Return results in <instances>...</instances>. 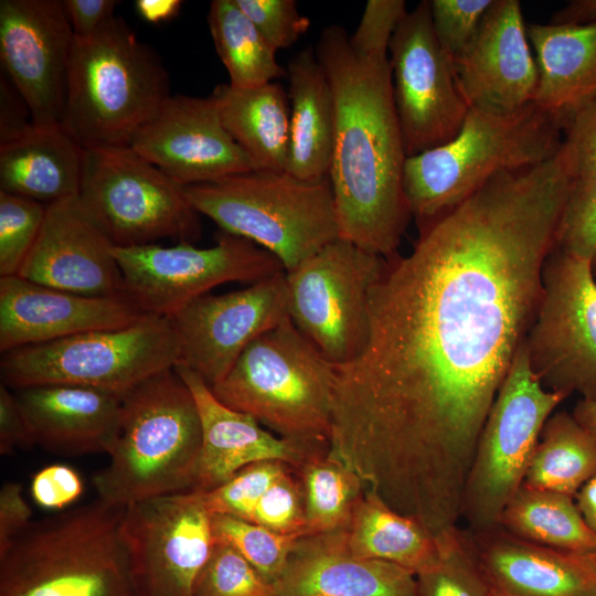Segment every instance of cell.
<instances>
[{"label": "cell", "instance_id": "obj_21", "mask_svg": "<svg viewBox=\"0 0 596 596\" xmlns=\"http://www.w3.org/2000/svg\"><path fill=\"white\" fill-rule=\"evenodd\" d=\"M114 244L79 196L46 205L45 217L18 276L94 297L125 294Z\"/></svg>", "mask_w": 596, "mask_h": 596}, {"label": "cell", "instance_id": "obj_6", "mask_svg": "<svg viewBox=\"0 0 596 596\" xmlns=\"http://www.w3.org/2000/svg\"><path fill=\"white\" fill-rule=\"evenodd\" d=\"M124 508L97 498L32 520L0 554V596H138L119 534Z\"/></svg>", "mask_w": 596, "mask_h": 596}, {"label": "cell", "instance_id": "obj_20", "mask_svg": "<svg viewBox=\"0 0 596 596\" xmlns=\"http://www.w3.org/2000/svg\"><path fill=\"white\" fill-rule=\"evenodd\" d=\"M453 64L469 109L509 114L532 103L539 72L520 2L493 0Z\"/></svg>", "mask_w": 596, "mask_h": 596}, {"label": "cell", "instance_id": "obj_43", "mask_svg": "<svg viewBox=\"0 0 596 596\" xmlns=\"http://www.w3.org/2000/svg\"><path fill=\"white\" fill-rule=\"evenodd\" d=\"M493 0H430L437 41L453 60L471 40Z\"/></svg>", "mask_w": 596, "mask_h": 596}, {"label": "cell", "instance_id": "obj_14", "mask_svg": "<svg viewBox=\"0 0 596 596\" xmlns=\"http://www.w3.org/2000/svg\"><path fill=\"white\" fill-rule=\"evenodd\" d=\"M125 294L147 315L170 317L226 283L254 284L285 270L279 259L253 242L222 232L207 248L180 242L118 247Z\"/></svg>", "mask_w": 596, "mask_h": 596}, {"label": "cell", "instance_id": "obj_42", "mask_svg": "<svg viewBox=\"0 0 596 596\" xmlns=\"http://www.w3.org/2000/svg\"><path fill=\"white\" fill-rule=\"evenodd\" d=\"M249 521L284 535H308L302 488L292 468L272 483Z\"/></svg>", "mask_w": 596, "mask_h": 596}, {"label": "cell", "instance_id": "obj_18", "mask_svg": "<svg viewBox=\"0 0 596 596\" xmlns=\"http://www.w3.org/2000/svg\"><path fill=\"white\" fill-rule=\"evenodd\" d=\"M74 33L61 0H1L0 58L35 125L62 124Z\"/></svg>", "mask_w": 596, "mask_h": 596}, {"label": "cell", "instance_id": "obj_32", "mask_svg": "<svg viewBox=\"0 0 596 596\" xmlns=\"http://www.w3.org/2000/svg\"><path fill=\"white\" fill-rule=\"evenodd\" d=\"M500 526L525 541L551 549L596 553V532L589 528L574 498L521 486L505 507Z\"/></svg>", "mask_w": 596, "mask_h": 596}, {"label": "cell", "instance_id": "obj_16", "mask_svg": "<svg viewBox=\"0 0 596 596\" xmlns=\"http://www.w3.org/2000/svg\"><path fill=\"white\" fill-rule=\"evenodd\" d=\"M393 96L407 157L457 136L468 113L453 60L434 32L428 0L407 12L390 47Z\"/></svg>", "mask_w": 596, "mask_h": 596}, {"label": "cell", "instance_id": "obj_54", "mask_svg": "<svg viewBox=\"0 0 596 596\" xmlns=\"http://www.w3.org/2000/svg\"><path fill=\"white\" fill-rule=\"evenodd\" d=\"M575 498L584 520L596 532V475L582 486Z\"/></svg>", "mask_w": 596, "mask_h": 596}, {"label": "cell", "instance_id": "obj_36", "mask_svg": "<svg viewBox=\"0 0 596 596\" xmlns=\"http://www.w3.org/2000/svg\"><path fill=\"white\" fill-rule=\"evenodd\" d=\"M435 536L438 556L416 574L417 596H490L470 532L455 525Z\"/></svg>", "mask_w": 596, "mask_h": 596}, {"label": "cell", "instance_id": "obj_23", "mask_svg": "<svg viewBox=\"0 0 596 596\" xmlns=\"http://www.w3.org/2000/svg\"><path fill=\"white\" fill-rule=\"evenodd\" d=\"M174 370L193 394L201 419L202 445L192 490L210 491L263 460H280L296 470L313 453L329 449L273 435L254 417L221 403L195 372L181 365Z\"/></svg>", "mask_w": 596, "mask_h": 596}, {"label": "cell", "instance_id": "obj_28", "mask_svg": "<svg viewBox=\"0 0 596 596\" xmlns=\"http://www.w3.org/2000/svg\"><path fill=\"white\" fill-rule=\"evenodd\" d=\"M539 72L533 103L567 121L596 99V23L530 24Z\"/></svg>", "mask_w": 596, "mask_h": 596}, {"label": "cell", "instance_id": "obj_5", "mask_svg": "<svg viewBox=\"0 0 596 596\" xmlns=\"http://www.w3.org/2000/svg\"><path fill=\"white\" fill-rule=\"evenodd\" d=\"M170 96L161 57L123 18L74 35L61 125L84 149L129 146Z\"/></svg>", "mask_w": 596, "mask_h": 596}, {"label": "cell", "instance_id": "obj_38", "mask_svg": "<svg viewBox=\"0 0 596 596\" xmlns=\"http://www.w3.org/2000/svg\"><path fill=\"white\" fill-rule=\"evenodd\" d=\"M193 596H276L274 585L230 544L214 540Z\"/></svg>", "mask_w": 596, "mask_h": 596}, {"label": "cell", "instance_id": "obj_57", "mask_svg": "<svg viewBox=\"0 0 596 596\" xmlns=\"http://www.w3.org/2000/svg\"><path fill=\"white\" fill-rule=\"evenodd\" d=\"M596 596V595H595Z\"/></svg>", "mask_w": 596, "mask_h": 596}, {"label": "cell", "instance_id": "obj_8", "mask_svg": "<svg viewBox=\"0 0 596 596\" xmlns=\"http://www.w3.org/2000/svg\"><path fill=\"white\" fill-rule=\"evenodd\" d=\"M185 193L200 215L268 251L285 272L340 238L329 177L309 181L287 171L252 170L187 187Z\"/></svg>", "mask_w": 596, "mask_h": 596}, {"label": "cell", "instance_id": "obj_35", "mask_svg": "<svg viewBox=\"0 0 596 596\" xmlns=\"http://www.w3.org/2000/svg\"><path fill=\"white\" fill-rule=\"evenodd\" d=\"M328 450L313 453L295 470L302 488L308 534L348 530L365 489L360 477Z\"/></svg>", "mask_w": 596, "mask_h": 596}, {"label": "cell", "instance_id": "obj_40", "mask_svg": "<svg viewBox=\"0 0 596 596\" xmlns=\"http://www.w3.org/2000/svg\"><path fill=\"white\" fill-rule=\"evenodd\" d=\"M292 468L280 460H263L237 471L231 479L210 491H199L212 515L225 514L246 521L272 483Z\"/></svg>", "mask_w": 596, "mask_h": 596}, {"label": "cell", "instance_id": "obj_52", "mask_svg": "<svg viewBox=\"0 0 596 596\" xmlns=\"http://www.w3.org/2000/svg\"><path fill=\"white\" fill-rule=\"evenodd\" d=\"M182 3L180 0H137L135 8L146 22L159 24L175 18Z\"/></svg>", "mask_w": 596, "mask_h": 596}, {"label": "cell", "instance_id": "obj_19", "mask_svg": "<svg viewBox=\"0 0 596 596\" xmlns=\"http://www.w3.org/2000/svg\"><path fill=\"white\" fill-rule=\"evenodd\" d=\"M129 146L184 188L256 170L212 96L171 94Z\"/></svg>", "mask_w": 596, "mask_h": 596}, {"label": "cell", "instance_id": "obj_7", "mask_svg": "<svg viewBox=\"0 0 596 596\" xmlns=\"http://www.w3.org/2000/svg\"><path fill=\"white\" fill-rule=\"evenodd\" d=\"M334 377L336 365L287 317L257 337L210 389L281 438L329 446Z\"/></svg>", "mask_w": 596, "mask_h": 596}, {"label": "cell", "instance_id": "obj_17", "mask_svg": "<svg viewBox=\"0 0 596 596\" xmlns=\"http://www.w3.org/2000/svg\"><path fill=\"white\" fill-rule=\"evenodd\" d=\"M287 317L285 270L240 290L200 296L169 317L178 343L175 365L211 387L257 337Z\"/></svg>", "mask_w": 596, "mask_h": 596}, {"label": "cell", "instance_id": "obj_39", "mask_svg": "<svg viewBox=\"0 0 596 596\" xmlns=\"http://www.w3.org/2000/svg\"><path fill=\"white\" fill-rule=\"evenodd\" d=\"M46 205L0 191V276H18L41 231Z\"/></svg>", "mask_w": 596, "mask_h": 596}, {"label": "cell", "instance_id": "obj_31", "mask_svg": "<svg viewBox=\"0 0 596 596\" xmlns=\"http://www.w3.org/2000/svg\"><path fill=\"white\" fill-rule=\"evenodd\" d=\"M347 538L353 555L390 562L415 575L438 556L435 535L415 519L394 511L370 489H364L355 504Z\"/></svg>", "mask_w": 596, "mask_h": 596}, {"label": "cell", "instance_id": "obj_15", "mask_svg": "<svg viewBox=\"0 0 596 596\" xmlns=\"http://www.w3.org/2000/svg\"><path fill=\"white\" fill-rule=\"evenodd\" d=\"M212 517L195 490L124 508L119 534L138 596H193L214 545Z\"/></svg>", "mask_w": 596, "mask_h": 596}, {"label": "cell", "instance_id": "obj_24", "mask_svg": "<svg viewBox=\"0 0 596 596\" xmlns=\"http://www.w3.org/2000/svg\"><path fill=\"white\" fill-rule=\"evenodd\" d=\"M273 585L276 596H417L413 572L353 555L347 530L297 539Z\"/></svg>", "mask_w": 596, "mask_h": 596}, {"label": "cell", "instance_id": "obj_46", "mask_svg": "<svg viewBox=\"0 0 596 596\" xmlns=\"http://www.w3.org/2000/svg\"><path fill=\"white\" fill-rule=\"evenodd\" d=\"M79 475L66 465H50L36 472L31 481L34 501L43 508L61 510L76 501L83 492Z\"/></svg>", "mask_w": 596, "mask_h": 596}, {"label": "cell", "instance_id": "obj_1", "mask_svg": "<svg viewBox=\"0 0 596 596\" xmlns=\"http://www.w3.org/2000/svg\"><path fill=\"white\" fill-rule=\"evenodd\" d=\"M577 172L494 175L387 257L361 352L336 365L328 455L396 512L457 522L480 433L533 324Z\"/></svg>", "mask_w": 596, "mask_h": 596}, {"label": "cell", "instance_id": "obj_30", "mask_svg": "<svg viewBox=\"0 0 596 596\" xmlns=\"http://www.w3.org/2000/svg\"><path fill=\"white\" fill-rule=\"evenodd\" d=\"M211 96L225 129L256 170H287L290 110L281 85L272 82L238 88L219 84Z\"/></svg>", "mask_w": 596, "mask_h": 596}, {"label": "cell", "instance_id": "obj_9", "mask_svg": "<svg viewBox=\"0 0 596 596\" xmlns=\"http://www.w3.org/2000/svg\"><path fill=\"white\" fill-rule=\"evenodd\" d=\"M178 343L169 317L146 315L116 329L88 331L2 353V384L22 390L77 385L124 394L174 368Z\"/></svg>", "mask_w": 596, "mask_h": 596}, {"label": "cell", "instance_id": "obj_48", "mask_svg": "<svg viewBox=\"0 0 596 596\" xmlns=\"http://www.w3.org/2000/svg\"><path fill=\"white\" fill-rule=\"evenodd\" d=\"M35 445L28 417L10 387L0 385V454L8 456L17 448Z\"/></svg>", "mask_w": 596, "mask_h": 596}, {"label": "cell", "instance_id": "obj_25", "mask_svg": "<svg viewBox=\"0 0 596 596\" xmlns=\"http://www.w3.org/2000/svg\"><path fill=\"white\" fill-rule=\"evenodd\" d=\"M490 596H595L596 553L560 551L497 526L471 531Z\"/></svg>", "mask_w": 596, "mask_h": 596}, {"label": "cell", "instance_id": "obj_37", "mask_svg": "<svg viewBox=\"0 0 596 596\" xmlns=\"http://www.w3.org/2000/svg\"><path fill=\"white\" fill-rule=\"evenodd\" d=\"M214 540L234 547L269 583L279 577L295 542L300 536L273 532L251 521L215 514L212 517Z\"/></svg>", "mask_w": 596, "mask_h": 596}, {"label": "cell", "instance_id": "obj_44", "mask_svg": "<svg viewBox=\"0 0 596 596\" xmlns=\"http://www.w3.org/2000/svg\"><path fill=\"white\" fill-rule=\"evenodd\" d=\"M235 1L276 51L294 45L310 26L294 0Z\"/></svg>", "mask_w": 596, "mask_h": 596}, {"label": "cell", "instance_id": "obj_27", "mask_svg": "<svg viewBox=\"0 0 596 596\" xmlns=\"http://www.w3.org/2000/svg\"><path fill=\"white\" fill-rule=\"evenodd\" d=\"M84 155L61 124H31L0 143V191L44 205L78 196Z\"/></svg>", "mask_w": 596, "mask_h": 596}, {"label": "cell", "instance_id": "obj_26", "mask_svg": "<svg viewBox=\"0 0 596 596\" xmlns=\"http://www.w3.org/2000/svg\"><path fill=\"white\" fill-rule=\"evenodd\" d=\"M124 394L54 384L18 390L17 397L35 445L60 456H81L107 453L117 429Z\"/></svg>", "mask_w": 596, "mask_h": 596}, {"label": "cell", "instance_id": "obj_10", "mask_svg": "<svg viewBox=\"0 0 596 596\" xmlns=\"http://www.w3.org/2000/svg\"><path fill=\"white\" fill-rule=\"evenodd\" d=\"M565 398L542 385L524 341L479 436L464 493L461 519L468 530L500 525L505 507L523 483L545 422Z\"/></svg>", "mask_w": 596, "mask_h": 596}, {"label": "cell", "instance_id": "obj_49", "mask_svg": "<svg viewBox=\"0 0 596 596\" xmlns=\"http://www.w3.org/2000/svg\"><path fill=\"white\" fill-rule=\"evenodd\" d=\"M32 511L19 482H6L0 490V554L32 522Z\"/></svg>", "mask_w": 596, "mask_h": 596}, {"label": "cell", "instance_id": "obj_3", "mask_svg": "<svg viewBox=\"0 0 596 596\" xmlns=\"http://www.w3.org/2000/svg\"><path fill=\"white\" fill-rule=\"evenodd\" d=\"M202 428L193 394L174 368L123 395L108 465L93 477L98 498L118 507L190 491Z\"/></svg>", "mask_w": 596, "mask_h": 596}, {"label": "cell", "instance_id": "obj_53", "mask_svg": "<svg viewBox=\"0 0 596 596\" xmlns=\"http://www.w3.org/2000/svg\"><path fill=\"white\" fill-rule=\"evenodd\" d=\"M552 23L590 24L596 23V0H573L555 12Z\"/></svg>", "mask_w": 596, "mask_h": 596}, {"label": "cell", "instance_id": "obj_29", "mask_svg": "<svg viewBox=\"0 0 596 596\" xmlns=\"http://www.w3.org/2000/svg\"><path fill=\"white\" fill-rule=\"evenodd\" d=\"M290 140L287 172L302 180L329 177L334 145V104L316 50L305 47L288 62Z\"/></svg>", "mask_w": 596, "mask_h": 596}, {"label": "cell", "instance_id": "obj_12", "mask_svg": "<svg viewBox=\"0 0 596 596\" xmlns=\"http://www.w3.org/2000/svg\"><path fill=\"white\" fill-rule=\"evenodd\" d=\"M385 263L338 238L286 272L290 321L334 365L352 361L364 345L370 294Z\"/></svg>", "mask_w": 596, "mask_h": 596}, {"label": "cell", "instance_id": "obj_55", "mask_svg": "<svg viewBox=\"0 0 596 596\" xmlns=\"http://www.w3.org/2000/svg\"><path fill=\"white\" fill-rule=\"evenodd\" d=\"M575 421L596 437V400L581 398L572 411Z\"/></svg>", "mask_w": 596, "mask_h": 596}, {"label": "cell", "instance_id": "obj_51", "mask_svg": "<svg viewBox=\"0 0 596 596\" xmlns=\"http://www.w3.org/2000/svg\"><path fill=\"white\" fill-rule=\"evenodd\" d=\"M11 82V81H10ZM1 120L0 140L2 142L15 137L25 130L32 120L30 110L12 83L1 77Z\"/></svg>", "mask_w": 596, "mask_h": 596}, {"label": "cell", "instance_id": "obj_41", "mask_svg": "<svg viewBox=\"0 0 596 596\" xmlns=\"http://www.w3.org/2000/svg\"><path fill=\"white\" fill-rule=\"evenodd\" d=\"M555 248L585 259L596 268V182L581 179L571 191L564 207Z\"/></svg>", "mask_w": 596, "mask_h": 596}, {"label": "cell", "instance_id": "obj_33", "mask_svg": "<svg viewBox=\"0 0 596 596\" xmlns=\"http://www.w3.org/2000/svg\"><path fill=\"white\" fill-rule=\"evenodd\" d=\"M596 475V437L572 413L561 411L545 422L523 486L575 498Z\"/></svg>", "mask_w": 596, "mask_h": 596}, {"label": "cell", "instance_id": "obj_34", "mask_svg": "<svg viewBox=\"0 0 596 596\" xmlns=\"http://www.w3.org/2000/svg\"><path fill=\"white\" fill-rule=\"evenodd\" d=\"M207 24L232 86L256 87L286 74L276 61V50L235 0H213L207 12Z\"/></svg>", "mask_w": 596, "mask_h": 596}, {"label": "cell", "instance_id": "obj_47", "mask_svg": "<svg viewBox=\"0 0 596 596\" xmlns=\"http://www.w3.org/2000/svg\"><path fill=\"white\" fill-rule=\"evenodd\" d=\"M565 140L573 148L577 177L596 182V99L567 121Z\"/></svg>", "mask_w": 596, "mask_h": 596}, {"label": "cell", "instance_id": "obj_50", "mask_svg": "<svg viewBox=\"0 0 596 596\" xmlns=\"http://www.w3.org/2000/svg\"><path fill=\"white\" fill-rule=\"evenodd\" d=\"M63 8L76 38L98 31L114 17L117 0H62Z\"/></svg>", "mask_w": 596, "mask_h": 596}, {"label": "cell", "instance_id": "obj_13", "mask_svg": "<svg viewBox=\"0 0 596 596\" xmlns=\"http://www.w3.org/2000/svg\"><path fill=\"white\" fill-rule=\"evenodd\" d=\"M525 347L547 391L596 400V278L589 262L552 249Z\"/></svg>", "mask_w": 596, "mask_h": 596}, {"label": "cell", "instance_id": "obj_45", "mask_svg": "<svg viewBox=\"0 0 596 596\" xmlns=\"http://www.w3.org/2000/svg\"><path fill=\"white\" fill-rule=\"evenodd\" d=\"M407 14L404 0H369L349 42L366 56L387 57L394 32Z\"/></svg>", "mask_w": 596, "mask_h": 596}, {"label": "cell", "instance_id": "obj_11", "mask_svg": "<svg viewBox=\"0 0 596 596\" xmlns=\"http://www.w3.org/2000/svg\"><path fill=\"white\" fill-rule=\"evenodd\" d=\"M78 196L118 247L162 238L193 244L201 236L185 188L130 146L85 149Z\"/></svg>", "mask_w": 596, "mask_h": 596}, {"label": "cell", "instance_id": "obj_4", "mask_svg": "<svg viewBox=\"0 0 596 596\" xmlns=\"http://www.w3.org/2000/svg\"><path fill=\"white\" fill-rule=\"evenodd\" d=\"M565 121L530 103L509 114L470 108L457 136L407 157L403 184L422 224L450 211L494 175L553 158L565 138Z\"/></svg>", "mask_w": 596, "mask_h": 596}, {"label": "cell", "instance_id": "obj_2", "mask_svg": "<svg viewBox=\"0 0 596 596\" xmlns=\"http://www.w3.org/2000/svg\"><path fill=\"white\" fill-rule=\"evenodd\" d=\"M315 50L334 104L329 179L340 238L387 258L397 253L412 217L389 56L355 52L338 24L322 29Z\"/></svg>", "mask_w": 596, "mask_h": 596}, {"label": "cell", "instance_id": "obj_22", "mask_svg": "<svg viewBox=\"0 0 596 596\" xmlns=\"http://www.w3.org/2000/svg\"><path fill=\"white\" fill-rule=\"evenodd\" d=\"M145 313L126 294L94 297L0 277V351L132 324Z\"/></svg>", "mask_w": 596, "mask_h": 596}, {"label": "cell", "instance_id": "obj_56", "mask_svg": "<svg viewBox=\"0 0 596 596\" xmlns=\"http://www.w3.org/2000/svg\"><path fill=\"white\" fill-rule=\"evenodd\" d=\"M593 272H594V275H595V278H596V268H594Z\"/></svg>", "mask_w": 596, "mask_h": 596}]
</instances>
